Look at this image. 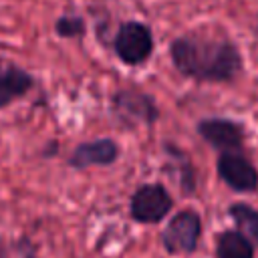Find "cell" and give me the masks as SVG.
Masks as SVG:
<instances>
[{"label": "cell", "mask_w": 258, "mask_h": 258, "mask_svg": "<svg viewBox=\"0 0 258 258\" xmlns=\"http://www.w3.org/2000/svg\"><path fill=\"white\" fill-rule=\"evenodd\" d=\"M198 135L212 145L214 149L222 151H242L244 147V125L236 119L226 117H206L200 119L196 125Z\"/></svg>", "instance_id": "cell-7"}, {"label": "cell", "mask_w": 258, "mask_h": 258, "mask_svg": "<svg viewBox=\"0 0 258 258\" xmlns=\"http://www.w3.org/2000/svg\"><path fill=\"white\" fill-rule=\"evenodd\" d=\"M171 208L173 198L161 183H143L129 200V214L137 224H159Z\"/></svg>", "instance_id": "cell-5"}, {"label": "cell", "mask_w": 258, "mask_h": 258, "mask_svg": "<svg viewBox=\"0 0 258 258\" xmlns=\"http://www.w3.org/2000/svg\"><path fill=\"white\" fill-rule=\"evenodd\" d=\"M54 151H58V143H56V141H50V145H48L46 149H42L44 157H50V155H54Z\"/></svg>", "instance_id": "cell-14"}, {"label": "cell", "mask_w": 258, "mask_h": 258, "mask_svg": "<svg viewBox=\"0 0 258 258\" xmlns=\"http://www.w3.org/2000/svg\"><path fill=\"white\" fill-rule=\"evenodd\" d=\"M175 71L198 83H230L242 71V52L222 28H194L169 44Z\"/></svg>", "instance_id": "cell-1"}, {"label": "cell", "mask_w": 258, "mask_h": 258, "mask_svg": "<svg viewBox=\"0 0 258 258\" xmlns=\"http://www.w3.org/2000/svg\"><path fill=\"white\" fill-rule=\"evenodd\" d=\"M119 159V145L111 137H99L93 141L79 143L71 155H69V165L73 169H89V167H107L113 165Z\"/></svg>", "instance_id": "cell-8"}, {"label": "cell", "mask_w": 258, "mask_h": 258, "mask_svg": "<svg viewBox=\"0 0 258 258\" xmlns=\"http://www.w3.org/2000/svg\"><path fill=\"white\" fill-rule=\"evenodd\" d=\"M34 87V77L16 62L0 56V109L12 105Z\"/></svg>", "instance_id": "cell-9"}, {"label": "cell", "mask_w": 258, "mask_h": 258, "mask_svg": "<svg viewBox=\"0 0 258 258\" xmlns=\"http://www.w3.org/2000/svg\"><path fill=\"white\" fill-rule=\"evenodd\" d=\"M111 113L115 115L117 123L131 129L135 125L151 127L159 119V109L155 99L149 93L139 89H119L111 97Z\"/></svg>", "instance_id": "cell-2"}, {"label": "cell", "mask_w": 258, "mask_h": 258, "mask_svg": "<svg viewBox=\"0 0 258 258\" xmlns=\"http://www.w3.org/2000/svg\"><path fill=\"white\" fill-rule=\"evenodd\" d=\"M163 151H165V157H167V171H175L177 173V181H179V189L183 191V196H191L196 191V171H194V165H191V159L189 155L179 149L177 145L173 143H163Z\"/></svg>", "instance_id": "cell-10"}, {"label": "cell", "mask_w": 258, "mask_h": 258, "mask_svg": "<svg viewBox=\"0 0 258 258\" xmlns=\"http://www.w3.org/2000/svg\"><path fill=\"white\" fill-rule=\"evenodd\" d=\"M228 214L238 224V228L258 244V210L244 202H238L228 208Z\"/></svg>", "instance_id": "cell-12"}, {"label": "cell", "mask_w": 258, "mask_h": 258, "mask_svg": "<svg viewBox=\"0 0 258 258\" xmlns=\"http://www.w3.org/2000/svg\"><path fill=\"white\" fill-rule=\"evenodd\" d=\"M155 42L151 28L141 20H125L113 36V50L117 58L129 67L143 64L153 54Z\"/></svg>", "instance_id": "cell-3"}, {"label": "cell", "mask_w": 258, "mask_h": 258, "mask_svg": "<svg viewBox=\"0 0 258 258\" xmlns=\"http://www.w3.org/2000/svg\"><path fill=\"white\" fill-rule=\"evenodd\" d=\"M202 238V218L196 210H181L173 214L161 234V244L167 254H191L198 250Z\"/></svg>", "instance_id": "cell-4"}, {"label": "cell", "mask_w": 258, "mask_h": 258, "mask_svg": "<svg viewBox=\"0 0 258 258\" xmlns=\"http://www.w3.org/2000/svg\"><path fill=\"white\" fill-rule=\"evenodd\" d=\"M0 258H6V250H4V244L0 242Z\"/></svg>", "instance_id": "cell-15"}, {"label": "cell", "mask_w": 258, "mask_h": 258, "mask_svg": "<svg viewBox=\"0 0 258 258\" xmlns=\"http://www.w3.org/2000/svg\"><path fill=\"white\" fill-rule=\"evenodd\" d=\"M216 171L218 177L238 194L258 189V169L242 151H222L216 161Z\"/></svg>", "instance_id": "cell-6"}, {"label": "cell", "mask_w": 258, "mask_h": 258, "mask_svg": "<svg viewBox=\"0 0 258 258\" xmlns=\"http://www.w3.org/2000/svg\"><path fill=\"white\" fill-rule=\"evenodd\" d=\"M216 258H254V244L242 230H222L216 236Z\"/></svg>", "instance_id": "cell-11"}, {"label": "cell", "mask_w": 258, "mask_h": 258, "mask_svg": "<svg viewBox=\"0 0 258 258\" xmlns=\"http://www.w3.org/2000/svg\"><path fill=\"white\" fill-rule=\"evenodd\" d=\"M54 32L60 38H81L87 32V22L79 14H62L54 20Z\"/></svg>", "instance_id": "cell-13"}]
</instances>
